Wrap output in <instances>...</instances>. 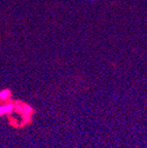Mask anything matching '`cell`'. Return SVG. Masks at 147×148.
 <instances>
[{
    "label": "cell",
    "instance_id": "2",
    "mask_svg": "<svg viewBox=\"0 0 147 148\" xmlns=\"http://www.w3.org/2000/svg\"><path fill=\"white\" fill-rule=\"evenodd\" d=\"M8 94H9L8 92H1V98H3V99H4L5 96L7 97V96H8Z\"/></svg>",
    "mask_w": 147,
    "mask_h": 148
},
{
    "label": "cell",
    "instance_id": "1",
    "mask_svg": "<svg viewBox=\"0 0 147 148\" xmlns=\"http://www.w3.org/2000/svg\"><path fill=\"white\" fill-rule=\"evenodd\" d=\"M12 105H7V106H5V107H2V108H1V113L4 114L5 111H6V112H9V111L12 110Z\"/></svg>",
    "mask_w": 147,
    "mask_h": 148
}]
</instances>
